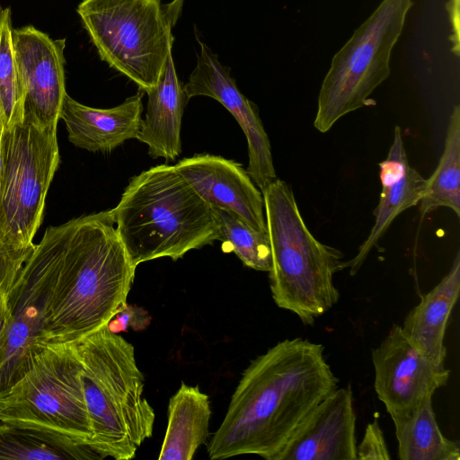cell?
<instances>
[{
	"instance_id": "obj_1",
	"label": "cell",
	"mask_w": 460,
	"mask_h": 460,
	"mask_svg": "<svg viewBox=\"0 0 460 460\" xmlns=\"http://www.w3.org/2000/svg\"><path fill=\"white\" fill-rule=\"evenodd\" d=\"M338 384L323 344L300 337L278 342L243 373L226 414L208 446L209 458L257 455L276 460L307 416Z\"/></svg>"
},
{
	"instance_id": "obj_2",
	"label": "cell",
	"mask_w": 460,
	"mask_h": 460,
	"mask_svg": "<svg viewBox=\"0 0 460 460\" xmlns=\"http://www.w3.org/2000/svg\"><path fill=\"white\" fill-rule=\"evenodd\" d=\"M43 238L56 271L46 342L71 343L107 325L127 304L137 266L111 209L49 226Z\"/></svg>"
},
{
	"instance_id": "obj_3",
	"label": "cell",
	"mask_w": 460,
	"mask_h": 460,
	"mask_svg": "<svg viewBox=\"0 0 460 460\" xmlns=\"http://www.w3.org/2000/svg\"><path fill=\"white\" fill-rule=\"evenodd\" d=\"M132 262L172 261L219 239L213 208L174 165L159 164L133 176L111 209Z\"/></svg>"
},
{
	"instance_id": "obj_4",
	"label": "cell",
	"mask_w": 460,
	"mask_h": 460,
	"mask_svg": "<svg viewBox=\"0 0 460 460\" xmlns=\"http://www.w3.org/2000/svg\"><path fill=\"white\" fill-rule=\"evenodd\" d=\"M71 343L83 366L90 446L103 458H134L152 436L155 415L133 345L107 325Z\"/></svg>"
},
{
	"instance_id": "obj_5",
	"label": "cell",
	"mask_w": 460,
	"mask_h": 460,
	"mask_svg": "<svg viewBox=\"0 0 460 460\" xmlns=\"http://www.w3.org/2000/svg\"><path fill=\"white\" fill-rule=\"evenodd\" d=\"M261 193L271 250L272 298L311 325L339 301L333 276L345 269L343 254L313 235L286 181L277 178Z\"/></svg>"
},
{
	"instance_id": "obj_6",
	"label": "cell",
	"mask_w": 460,
	"mask_h": 460,
	"mask_svg": "<svg viewBox=\"0 0 460 460\" xmlns=\"http://www.w3.org/2000/svg\"><path fill=\"white\" fill-rule=\"evenodd\" d=\"M58 123L29 119L4 128L0 173V246L25 263L32 253L46 196L60 155Z\"/></svg>"
},
{
	"instance_id": "obj_7",
	"label": "cell",
	"mask_w": 460,
	"mask_h": 460,
	"mask_svg": "<svg viewBox=\"0 0 460 460\" xmlns=\"http://www.w3.org/2000/svg\"><path fill=\"white\" fill-rule=\"evenodd\" d=\"M0 421L90 445L83 366L72 343L48 344L0 395Z\"/></svg>"
},
{
	"instance_id": "obj_8",
	"label": "cell",
	"mask_w": 460,
	"mask_h": 460,
	"mask_svg": "<svg viewBox=\"0 0 460 460\" xmlns=\"http://www.w3.org/2000/svg\"><path fill=\"white\" fill-rule=\"evenodd\" d=\"M77 13L102 61L143 92L159 82L173 42L161 0H83Z\"/></svg>"
},
{
	"instance_id": "obj_9",
	"label": "cell",
	"mask_w": 460,
	"mask_h": 460,
	"mask_svg": "<svg viewBox=\"0 0 460 460\" xmlns=\"http://www.w3.org/2000/svg\"><path fill=\"white\" fill-rule=\"evenodd\" d=\"M412 0H383L332 58L318 96L314 128L326 133L341 118L369 105L390 75V58Z\"/></svg>"
},
{
	"instance_id": "obj_10",
	"label": "cell",
	"mask_w": 460,
	"mask_h": 460,
	"mask_svg": "<svg viewBox=\"0 0 460 460\" xmlns=\"http://www.w3.org/2000/svg\"><path fill=\"white\" fill-rule=\"evenodd\" d=\"M55 280L53 254L42 237L8 293L12 322L0 349V395L30 369L48 345L46 330Z\"/></svg>"
},
{
	"instance_id": "obj_11",
	"label": "cell",
	"mask_w": 460,
	"mask_h": 460,
	"mask_svg": "<svg viewBox=\"0 0 460 460\" xmlns=\"http://www.w3.org/2000/svg\"><path fill=\"white\" fill-rule=\"evenodd\" d=\"M374 387L391 417L407 412L447 384L450 370L418 350L394 324L372 350Z\"/></svg>"
},
{
	"instance_id": "obj_12",
	"label": "cell",
	"mask_w": 460,
	"mask_h": 460,
	"mask_svg": "<svg viewBox=\"0 0 460 460\" xmlns=\"http://www.w3.org/2000/svg\"><path fill=\"white\" fill-rule=\"evenodd\" d=\"M199 53L183 90L190 100L210 97L222 104L235 119L248 145L247 172L261 190L277 179L269 137L257 106L238 89L230 67L224 66L216 53L199 38Z\"/></svg>"
},
{
	"instance_id": "obj_13",
	"label": "cell",
	"mask_w": 460,
	"mask_h": 460,
	"mask_svg": "<svg viewBox=\"0 0 460 460\" xmlns=\"http://www.w3.org/2000/svg\"><path fill=\"white\" fill-rule=\"evenodd\" d=\"M17 75L24 91V119L49 125L58 123L66 94V40H52L33 26L12 30Z\"/></svg>"
},
{
	"instance_id": "obj_14",
	"label": "cell",
	"mask_w": 460,
	"mask_h": 460,
	"mask_svg": "<svg viewBox=\"0 0 460 460\" xmlns=\"http://www.w3.org/2000/svg\"><path fill=\"white\" fill-rule=\"evenodd\" d=\"M174 166L212 208L226 210L267 232L262 193L242 164L220 155L195 154Z\"/></svg>"
},
{
	"instance_id": "obj_15",
	"label": "cell",
	"mask_w": 460,
	"mask_h": 460,
	"mask_svg": "<svg viewBox=\"0 0 460 460\" xmlns=\"http://www.w3.org/2000/svg\"><path fill=\"white\" fill-rule=\"evenodd\" d=\"M350 385L336 388L307 416L276 460H357Z\"/></svg>"
},
{
	"instance_id": "obj_16",
	"label": "cell",
	"mask_w": 460,
	"mask_h": 460,
	"mask_svg": "<svg viewBox=\"0 0 460 460\" xmlns=\"http://www.w3.org/2000/svg\"><path fill=\"white\" fill-rule=\"evenodd\" d=\"M379 169L382 190L373 212L375 223L355 257L344 264L351 276L359 270L394 218L418 205L425 190L426 179L409 164L399 126L394 127L393 143L386 158L379 163Z\"/></svg>"
},
{
	"instance_id": "obj_17",
	"label": "cell",
	"mask_w": 460,
	"mask_h": 460,
	"mask_svg": "<svg viewBox=\"0 0 460 460\" xmlns=\"http://www.w3.org/2000/svg\"><path fill=\"white\" fill-rule=\"evenodd\" d=\"M143 93L128 97L121 104L98 109L65 95L59 119L75 146L89 152L110 153L125 141L136 138L142 124Z\"/></svg>"
},
{
	"instance_id": "obj_18",
	"label": "cell",
	"mask_w": 460,
	"mask_h": 460,
	"mask_svg": "<svg viewBox=\"0 0 460 460\" xmlns=\"http://www.w3.org/2000/svg\"><path fill=\"white\" fill-rule=\"evenodd\" d=\"M146 93V112L136 139L147 146L151 157L174 160L181 152V120L189 99L178 78L172 52L159 82Z\"/></svg>"
},
{
	"instance_id": "obj_19",
	"label": "cell",
	"mask_w": 460,
	"mask_h": 460,
	"mask_svg": "<svg viewBox=\"0 0 460 460\" xmlns=\"http://www.w3.org/2000/svg\"><path fill=\"white\" fill-rule=\"evenodd\" d=\"M460 292V252L455 255L448 272L405 316L402 331L423 355L445 364V333L450 314Z\"/></svg>"
},
{
	"instance_id": "obj_20",
	"label": "cell",
	"mask_w": 460,
	"mask_h": 460,
	"mask_svg": "<svg viewBox=\"0 0 460 460\" xmlns=\"http://www.w3.org/2000/svg\"><path fill=\"white\" fill-rule=\"evenodd\" d=\"M211 409L199 386L181 383L168 404L167 428L159 460H190L208 438Z\"/></svg>"
},
{
	"instance_id": "obj_21",
	"label": "cell",
	"mask_w": 460,
	"mask_h": 460,
	"mask_svg": "<svg viewBox=\"0 0 460 460\" xmlns=\"http://www.w3.org/2000/svg\"><path fill=\"white\" fill-rule=\"evenodd\" d=\"M391 418L400 460H460L459 445L446 438L438 424L432 397Z\"/></svg>"
},
{
	"instance_id": "obj_22",
	"label": "cell",
	"mask_w": 460,
	"mask_h": 460,
	"mask_svg": "<svg viewBox=\"0 0 460 460\" xmlns=\"http://www.w3.org/2000/svg\"><path fill=\"white\" fill-rule=\"evenodd\" d=\"M0 459L102 460L90 445L69 438L0 421Z\"/></svg>"
},
{
	"instance_id": "obj_23",
	"label": "cell",
	"mask_w": 460,
	"mask_h": 460,
	"mask_svg": "<svg viewBox=\"0 0 460 460\" xmlns=\"http://www.w3.org/2000/svg\"><path fill=\"white\" fill-rule=\"evenodd\" d=\"M425 216L438 208L452 209L460 217V106L454 107L447 128L444 150L419 202Z\"/></svg>"
},
{
	"instance_id": "obj_24",
	"label": "cell",
	"mask_w": 460,
	"mask_h": 460,
	"mask_svg": "<svg viewBox=\"0 0 460 460\" xmlns=\"http://www.w3.org/2000/svg\"><path fill=\"white\" fill-rule=\"evenodd\" d=\"M213 211L218 226V241L223 243V251L234 252L251 269L268 272L271 266L268 233L252 227L226 210L213 208Z\"/></svg>"
},
{
	"instance_id": "obj_25",
	"label": "cell",
	"mask_w": 460,
	"mask_h": 460,
	"mask_svg": "<svg viewBox=\"0 0 460 460\" xmlns=\"http://www.w3.org/2000/svg\"><path fill=\"white\" fill-rule=\"evenodd\" d=\"M11 10L0 15V115L4 128H10L24 119V91L20 84L12 41Z\"/></svg>"
},
{
	"instance_id": "obj_26",
	"label": "cell",
	"mask_w": 460,
	"mask_h": 460,
	"mask_svg": "<svg viewBox=\"0 0 460 460\" xmlns=\"http://www.w3.org/2000/svg\"><path fill=\"white\" fill-rule=\"evenodd\" d=\"M391 456L377 420L366 427L363 438L357 446V460H389Z\"/></svg>"
},
{
	"instance_id": "obj_27",
	"label": "cell",
	"mask_w": 460,
	"mask_h": 460,
	"mask_svg": "<svg viewBox=\"0 0 460 460\" xmlns=\"http://www.w3.org/2000/svg\"><path fill=\"white\" fill-rule=\"evenodd\" d=\"M151 322L148 312L128 303L108 323L107 328L114 333L126 332L129 327L135 331L146 329Z\"/></svg>"
},
{
	"instance_id": "obj_28",
	"label": "cell",
	"mask_w": 460,
	"mask_h": 460,
	"mask_svg": "<svg viewBox=\"0 0 460 460\" xmlns=\"http://www.w3.org/2000/svg\"><path fill=\"white\" fill-rule=\"evenodd\" d=\"M24 263L0 246V290L8 294Z\"/></svg>"
},
{
	"instance_id": "obj_29",
	"label": "cell",
	"mask_w": 460,
	"mask_h": 460,
	"mask_svg": "<svg viewBox=\"0 0 460 460\" xmlns=\"http://www.w3.org/2000/svg\"><path fill=\"white\" fill-rule=\"evenodd\" d=\"M12 322V311L8 294L0 290V349L2 348Z\"/></svg>"
},
{
	"instance_id": "obj_30",
	"label": "cell",
	"mask_w": 460,
	"mask_h": 460,
	"mask_svg": "<svg viewBox=\"0 0 460 460\" xmlns=\"http://www.w3.org/2000/svg\"><path fill=\"white\" fill-rule=\"evenodd\" d=\"M459 0H450L447 4V9L449 11L450 16H451V22L453 25V29L455 30L454 32V47L453 51L456 53V56H459Z\"/></svg>"
},
{
	"instance_id": "obj_31",
	"label": "cell",
	"mask_w": 460,
	"mask_h": 460,
	"mask_svg": "<svg viewBox=\"0 0 460 460\" xmlns=\"http://www.w3.org/2000/svg\"><path fill=\"white\" fill-rule=\"evenodd\" d=\"M184 1L185 0H172L168 4H163L165 21L172 28L176 24L181 14Z\"/></svg>"
},
{
	"instance_id": "obj_32",
	"label": "cell",
	"mask_w": 460,
	"mask_h": 460,
	"mask_svg": "<svg viewBox=\"0 0 460 460\" xmlns=\"http://www.w3.org/2000/svg\"><path fill=\"white\" fill-rule=\"evenodd\" d=\"M3 130H4V121H3L2 116L0 115V173H1V169H2V147H1V143H2Z\"/></svg>"
},
{
	"instance_id": "obj_33",
	"label": "cell",
	"mask_w": 460,
	"mask_h": 460,
	"mask_svg": "<svg viewBox=\"0 0 460 460\" xmlns=\"http://www.w3.org/2000/svg\"><path fill=\"white\" fill-rule=\"evenodd\" d=\"M2 9H0V15H1Z\"/></svg>"
}]
</instances>
